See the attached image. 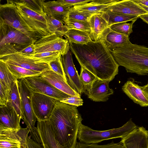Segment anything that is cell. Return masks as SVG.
<instances>
[{
  "label": "cell",
  "instance_id": "obj_16",
  "mask_svg": "<svg viewBox=\"0 0 148 148\" xmlns=\"http://www.w3.org/2000/svg\"><path fill=\"white\" fill-rule=\"evenodd\" d=\"M36 127L43 148H64L56 139L49 120L37 121Z\"/></svg>",
  "mask_w": 148,
  "mask_h": 148
},
{
  "label": "cell",
  "instance_id": "obj_38",
  "mask_svg": "<svg viewBox=\"0 0 148 148\" xmlns=\"http://www.w3.org/2000/svg\"><path fill=\"white\" fill-rule=\"evenodd\" d=\"M79 77L84 86L91 85L98 78L90 71L82 67H81Z\"/></svg>",
  "mask_w": 148,
  "mask_h": 148
},
{
  "label": "cell",
  "instance_id": "obj_15",
  "mask_svg": "<svg viewBox=\"0 0 148 148\" xmlns=\"http://www.w3.org/2000/svg\"><path fill=\"white\" fill-rule=\"evenodd\" d=\"M120 143L124 148H148V131L143 126L138 127Z\"/></svg>",
  "mask_w": 148,
  "mask_h": 148
},
{
  "label": "cell",
  "instance_id": "obj_39",
  "mask_svg": "<svg viewBox=\"0 0 148 148\" xmlns=\"http://www.w3.org/2000/svg\"><path fill=\"white\" fill-rule=\"evenodd\" d=\"M49 64L53 71L63 77L67 82L63 66L62 56L50 62Z\"/></svg>",
  "mask_w": 148,
  "mask_h": 148
},
{
  "label": "cell",
  "instance_id": "obj_43",
  "mask_svg": "<svg viewBox=\"0 0 148 148\" xmlns=\"http://www.w3.org/2000/svg\"><path fill=\"white\" fill-rule=\"evenodd\" d=\"M60 102L72 106L78 107L83 105V99L81 97L73 96L64 99Z\"/></svg>",
  "mask_w": 148,
  "mask_h": 148
},
{
  "label": "cell",
  "instance_id": "obj_7",
  "mask_svg": "<svg viewBox=\"0 0 148 148\" xmlns=\"http://www.w3.org/2000/svg\"><path fill=\"white\" fill-rule=\"evenodd\" d=\"M0 5V21L24 34L36 41L40 38L27 25L19 14L16 5L7 0Z\"/></svg>",
  "mask_w": 148,
  "mask_h": 148
},
{
  "label": "cell",
  "instance_id": "obj_17",
  "mask_svg": "<svg viewBox=\"0 0 148 148\" xmlns=\"http://www.w3.org/2000/svg\"><path fill=\"white\" fill-rule=\"evenodd\" d=\"M39 76L42 79L67 94L81 97V95L71 87L63 77L52 70L43 72Z\"/></svg>",
  "mask_w": 148,
  "mask_h": 148
},
{
  "label": "cell",
  "instance_id": "obj_13",
  "mask_svg": "<svg viewBox=\"0 0 148 148\" xmlns=\"http://www.w3.org/2000/svg\"><path fill=\"white\" fill-rule=\"evenodd\" d=\"M62 59L68 84L73 90L81 95L84 92V85L74 64L70 49L66 54L62 56Z\"/></svg>",
  "mask_w": 148,
  "mask_h": 148
},
{
  "label": "cell",
  "instance_id": "obj_35",
  "mask_svg": "<svg viewBox=\"0 0 148 148\" xmlns=\"http://www.w3.org/2000/svg\"><path fill=\"white\" fill-rule=\"evenodd\" d=\"M135 22L132 21L131 23L126 22L120 23L112 25L108 27L114 31L129 37L133 32V25Z\"/></svg>",
  "mask_w": 148,
  "mask_h": 148
},
{
  "label": "cell",
  "instance_id": "obj_4",
  "mask_svg": "<svg viewBox=\"0 0 148 148\" xmlns=\"http://www.w3.org/2000/svg\"><path fill=\"white\" fill-rule=\"evenodd\" d=\"M137 127L131 118L120 127L105 131L95 130L82 123L79 127L77 138L81 143L97 144L104 140L119 138H121Z\"/></svg>",
  "mask_w": 148,
  "mask_h": 148
},
{
  "label": "cell",
  "instance_id": "obj_10",
  "mask_svg": "<svg viewBox=\"0 0 148 148\" xmlns=\"http://www.w3.org/2000/svg\"><path fill=\"white\" fill-rule=\"evenodd\" d=\"M57 101H58L50 96L33 92L32 103L37 121L48 120Z\"/></svg>",
  "mask_w": 148,
  "mask_h": 148
},
{
  "label": "cell",
  "instance_id": "obj_18",
  "mask_svg": "<svg viewBox=\"0 0 148 148\" xmlns=\"http://www.w3.org/2000/svg\"><path fill=\"white\" fill-rule=\"evenodd\" d=\"M22 128L19 130L0 127V148H21Z\"/></svg>",
  "mask_w": 148,
  "mask_h": 148
},
{
  "label": "cell",
  "instance_id": "obj_23",
  "mask_svg": "<svg viewBox=\"0 0 148 148\" xmlns=\"http://www.w3.org/2000/svg\"><path fill=\"white\" fill-rule=\"evenodd\" d=\"M71 8L63 6L57 3L56 1H46L43 5L44 12L47 16L61 21L64 25L67 22L68 14Z\"/></svg>",
  "mask_w": 148,
  "mask_h": 148
},
{
  "label": "cell",
  "instance_id": "obj_9",
  "mask_svg": "<svg viewBox=\"0 0 148 148\" xmlns=\"http://www.w3.org/2000/svg\"><path fill=\"white\" fill-rule=\"evenodd\" d=\"M69 43L66 39L55 33L42 37L36 41L35 54L49 52H58L62 56L66 54L70 49Z\"/></svg>",
  "mask_w": 148,
  "mask_h": 148
},
{
  "label": "cell",
  "instance_id": "obj_6",
  "mask_svg": "<svg viewBox=\"0 0 148 148\" xmlns=\"http://www.w3.org/2000/svg\"><path fill=\"white\" fill-rule=\"evenodd\" d=\"M18 90L20 95L22 112V119L29 130L31 138L41 143V140L35 123L37 119L33 111L32 97L33 94L26 85L23 79H18Z\"/></svg>",
  "mask_w": 148,
  "mask_h": 148
},
{
  "label": "cell",
  "instance_id": "obj_24",
  "mask_svg": "<svg viewBox=\"0 0 148 148\" xmlns=\"http://www.w3.org/2000/svg\"><path fill=\"white\" fill-rule=\"evenodd\" d=\"M119 0H93L85 4L74 6L75 9L92 14L97 13L106 10L110 6Z\"/></svg>",
  "mask_w": 148,
  "mask_h": 148
},
{
  "label": "cell",
  "instance_id": "obj_14",
  "mask_svg": "<svg viewBox=\"0 0 148 148\" xmlns=\"http://www.w3.org/2000/svg\"><path fill=\"white\" fill-rule=\"evenodd\" d=\"M110 82L97 78L91 85L84 86V92L93 101H106L114 92L113 90L109 87Z\"/></svg>",
  "mask_w": 148,
  "mask_h": 148
},
{
  "label": "cell",
  "instance_id": "obj_19",
  "mask_svg": "<svg viewBox=\"0 0 148 148\" xmlns=\"http://www.w3.org/2000/svg\"><path fill=\"white\" fill-rule=\"evenodd\" d=\"M98 40L110 50L123 47L130 42L129 36L114 31L109 27L103 31Z\"/></svg>",
  "mask_w": 148,
  "mask_h": 148
},
{
  "label": "cell",
  "instance_id": "obj_27",
  "mask_svg": "<svg viewBox=\"0 0 148 148\" xmlns=\"http://www.w3.org/2000/svg\"><path fill=\"white\" fill-rule=\"evenodd\" d=\"M64 36L69 44L84 45L92 41L89 34L76 29L68 30L65 33Z\"/></svg>",
  "mask_w": 148,
  "mask_h": 148
},
{
  "label": "cell",
  "instance_id": "obj_8",
  "mask_svg": "<svg viewBox=\"0 0 148 148\" xmlns=\"http://www.w3.org/2000/svg\"><path fill=\"white\" fill-rule=\"evenodd\" d=\"M15 4L21 16L40 38L51 34L47 26V16L40 14L21 5Z\"/></svg>",
  "mask_w": 148,
  "mask_h": 148
},
{
  "label": "cell",
  "instance_id": "obj_11",
  "mask_svg": "<svg viewBox=\"0 0 148 148\" xmlns=\"http://www.w3.org/2000/svg\"><path fill=\"white\" fill-rule=\"evenodd\" d=\"M0 38V48L8 44L27 46L36 42L20 31L1 21Z\"/></svg>",
  "mask_w": 148,
  "mask_h": 148
},
{
  "label": "cell",
  "instance_id": "obj_3",
  "mask_svg": "<svg viewBox=\"0 0 148 148\" xmlns=\"http://www.w3.org/2000/svg\"><path fill=\"white\" fill-rule=\"evenodd\" d=\"M110 51L119 65L124 67L127 72L140 75L148 74V47L130 42Z\"/></svg>",
  "mask_w": 148,
  "mask_h": 148
},
{
  "label": "cell",
  "instance_id": "obj_46",
  "mask_svg": "<svg viewBox=\"0 0 148 148\" xmlns=\"http://www.w3.org/2000/svg\"><path fill=\"white\" fill-rule=\"evenodd\" d=\"M134 1L136 2L139 5L140 7L143 8L144 10H145V11H147L148 12V7H147L143 4H142L140 3L137 1L136 0H134Z\"/></svg>",
  "mask_w": 148,
  "mask_h": 148
},
{
  "label": "cell",
  "instance_id": "obj_12",
  "mask_svg": "<svg viewBox=\"0 0 148 148\" xmlns=\"http://www.w3.org/2000/svg\"><path fill=\"white\" fill-rule=\"evenodd\" d=\"M23 79L33 92L40 93L50 96L59 101L71 97L42 79L39 75L29 77Z\"/></svg>",
  "mask_w": 148,
  "mask_h": 148
},
{
  "label": "cell",
  "instance_id": "obj_36",
  "mask_svg": "<svg viewBox=\"0 0 148 148\" xmlns=\"http://www.w3.org/2000/svg\"><path fill=\"white\" fill-rule=\"evenodd\" d=\"M60 56L61 53L58 52H49L34 54L29 56L49 64Z\"/></svg>",
  "mask_w": 148,
  "mask_h": 148
},
{
  "label": "cell",
  "instance_id": "obj_26",
  "mask_svg": "<svg viewBox=\"0 0 148 148\" xmlns=\"http://www.w3.org/2000/svg\"><path fill=\"white\" fill-rule=\"evenodd\" d=\"M101 12L102 17L107 22L108 27L120 23L135 22L139 18L136 16L126 15L107 10Z\"/></svg>",
  "mask_w": 148,
  "mask_h": 148
},
{
  "label": "cell",
  "instance_id": "obj_47",
  "mask_svg": "<svg viewBox=\"0 0 148 148\" xmlns=\"http://www.w3.org/2000/svg\"><path fill=\"white\" fill-rule=\"evenodd\" d=\"M142 87L148 96V83Z\"/></svg>",
  "mask_w": 148,
  "mask_h": 148
},
{
  "label": "cell",
  "instance_id": "obj_32",
  "mask_svg": "<svg viewBox=\"0 0 148 148\" xmlns=\"http://www.w3.org/2000/svg\"><path fill=\"white\" fill-rule=\"evenodd\" d=\"M7 64L10 72L18 79L29 77L39 75L41 73L39 72L29 70L19 66Z\"/></svg>",
  "mask_w": 148,
  "mask_h": 148
},
{
  "label": "cell",
  "instance_id": "obj_25",
  "mask_svg": "<svg viewBox=\"0 0 148 148\" xmlns=\"http://www.w3.org/2000/svg\"><path fill=\"white\" fill-rule=\"evenodd\" d=\"M88 21L91 29L90 36L92 41H97L103 31L108 27V24L101 12L93 14Z\"/></svg>",
  "mask_w": 148,
  "mask_h": 148
},
{
  "label": "cell",
  "instance_id": "obj_22",
  "mask_svg": "<svg viewBox=\"0 0 148 148\" xmlns=\"http://www.w3.org/2000/svg\"><path fill=\"white\" fill-rule=\"evenodd\" d=\"M122 89L135 103L143 107L148 106V96L142 86L128 80L122 86Z\"/></svg>",
  "mask_w": 148,
  "mask_h": 148
},
{
  "label": "cell",
  "instance_id": "obj_34",
  "mask_svg": "<svg viewBox=\"0 0 148 148\" xmlns=\"http://www.w3.org/2000/svg\"><path fill=\"white\" fill-rule=\"evenodd\" d=\"M65 25L68 30L72 29H77L89 34L91 32V27L88 21H70Z\"/></svg>",
  "mask_w": 148,
  "mask_h": 148
},
{
  "label": "cell",
  "instance_id": "obj_31",
  "mask_svg": "<svg viewBox=\"0 0 148 148\" xmlns=\"http://www.w3.org/2000/svg\"><path fill=\"white\" fill-rule=\"evenodd\" d=\"M15 4H20L27 8L42 15L47 16L45 13L43 5L45 0H10Z\"/></svg>",
  "mask_w": 148,
  "mask_h": 148
},
{
  "label": "cell",
  "instance_id": "obj_20",
  "mask_svg": "<svg viewBox=\"0 0 148 148\" xmlns=\"http://www.w3.org/2000/svg\"><path fill=\"white\" fill-rule=\"evenodd\" d=\"M106 10L126 15L140 16L148 14L134 0H119Z\"/></svg>",
  "mask_w": 148,
  "mask_h": 148
},
{
  "label": "cell",
  "instance_id": "obj_28",
  "mask_svg": "<svg viewBox=\"0 0 148 148\" xmlns=\"http://www.w3.org/2000/svg\"><path fill=\"white\" fill-rule=\"evenodd\" d=\"M18 81L14 82L10 89V93L7 104L12 106L19 116L22 117L21 99L18 90Z\"/></svg>",
  "mask_w": 148,
  "mask_h": 148
},
{
  "label": "cell",
  "instance_id": "obj_33",
  "mask_svg": "<svg viewBox=\"0 0 148 148\" xmlns=\"http://www.w3.org/2000/svg\"><path fill=\"white\" fill-rule=\"evenodd\" d=\"M93 14L84 11L75 9L72 7L71 8L69 13L67 23L69 21L72 20L88 21L90 18Z\"/></svg>",
  "mask_w": 148,
  "mask_h": 148
},
{
  "label": "cell",
  "instance_id": "obj_21",
  "mask_svg": "<svg viewBox=\"0 0 148 148\" xmlns=\"http://www.w3.org/2000/svg\"><path fill=\"white\" fill-rule=\"evenodd\" d=\"M21 118L14 108L7 104L0 106V127L10 129L19 130L21 127L20 122Z\"/></svg>",
  "mask_w": 148,
  "mask_h": 148
},
{
  "label": "cell",
  "instance_id": "obj_2",
  "mask_svg": "<svg viewBox=\"0 0 148 148\" xmlns=\"http://www.w3.org/2000/svg\"><path fill=\"white\" fill-rule=\"evenodd\" d=\"M49 120L59 143L64 148H74L83 120L77 107L57 101Z\"/></svg>",
  "mask_w": 148,
  "mask_h": 148
},
{
  "label": "cell",
  "instance_id": "obj_42",
  "mask_svg": "<svg viewBox=\"0 0 148 148\" xmlns=\"http://www.w3.org/2000/svg\"><path fill=\"white\" fill-rule=\"evenodd\" d=\"M34 42L27 46L17 45L13 44L14 48L19 53L27 56L35 54V48Z\"/></svg>",
  "mask_w": 148,
  "mask_h": 148
},
{
  "label": "cell",
  "instance_id": "obj_37",
  "mask_svg": "<svg viewBox=\"0 0 148 148\" xmlns=\"http://www.w3.org/2000/svg\"><path fill=\"white\" fill-rule=\"evenodd\" d=\"M74 148H124L123 145L119 143H115L113 141L110 143L103 145L97 144H88L80 142H77Z\"/></svg>",
  "mask_w": 148,
  "mask_h": 148
},
{
  "label": "cell",
  "instance_id": "obj_1",
  "mask_svg": "<svg viewBox=\"0 0 148 148\" xmlns=\"http://www.w3.org/2000/svg\"><path fill=\"white\" fill-rule=\"evenodd\" d=\"M69 47L81 66L99 79L110 82L118 74L119 66L100 41H92L84 45L70 44Z\"/></svg>",
  "mask_w": 148,
  "mask_h": 148
},
{
  "label": "cell",
  "instance_id": "obj_5",
  "mask_svg": "<svg viewBox=\"0 0 148 148\" xmlns=\"http://www.w3.org/2000/svg\"><path fill=\"white\" fill-rule=\"evenodd\" d=\"M0 60L7 64L41 73L52 70L49 64L19 53L12 44L6 45L0 48Z\"/></svg>",
  "mask_w": 148,
  "mask_h": 148
},
{
  "label": "cell",
  "instance_id": "obj_30",
  "mask_svg": "<svg viewBox=\"0 0 148 148\" xmlns=\"http://www.w3.org/2000/svg\"><path fill=\"white\" fill-rule=\"evenodd\" d=\"M47 26L51 34L55 33L61 38L64 36L68 30L62 22L49 16H47Z\"/></svg>",
  "mask_w": 148,
  "mask_h": 148
},
{
  "label": "cell",
  "instance_id": "obj_44",
  "mask_svg": "<svg viewBox=\"0 0 148 148\" xmlns=\"http://www.w3.org/2000/svg\"><path fill=\"white\" fill-rule=\"evenodd\" d=\"M139 18L142 19L144 22L148 24V14L141 15L139 16Z\"/></svg>",
  "mask_w": 148,
  "mask_h": 148
},
{
  "label": "cell",
  "instance_id": "obj_48",
  "mask_svg": "<svg viewBox=\"0 0 148 148\" xmlns=\"http://www.w3.org/2000/svg\"><path fill=\"white\" fill-rule=\"evenodd\" d=\"M21 148H24V147L22 146V147Z\"/></svg>",
  "mask_w": 148,
  "mask_h": 148
},
{
  "label": "cell",
  "instance_id": "obj_41",
  "mask_svg": "<svg viewBox=\"0 0 148 148\" xmlns=\"http://www.w3.org/2000/svg\"><path fill=\"white\" fill-rule=\"evenodd\" d=\"M93 0H59L56 1V2L63 6L71 8L74 6L88 3Z\"/></svg>",
  "mask_w": 148,
  "mask_h": 148
},
{
  "label": "cell",
  "instance_id": "obj_45",
  "mask_svg": "<svg viewBox=\"0 0 148 148\" xmlns=\"http://www.w3.org/2000/svg\"><path fill=\"white\" fill-rule=\"evenodd\" d=\"M140 3L148 7V0H136Z\"/></svg>",
  "mask_w": 148,
  "mask_h": 148
},
{
  "label": "cell",
  "instance_id": "obj_40",
  "mask_svg": "<svg viewBox=\"0 0 148 148\" xmlns=\"http://www.w3.org/2000/svg\"><path fill=\"white\" fill-rule=\"evenodd\" d=\"M0 106H6L8 101L10 90L0 83Z\"/></svg>",
  "mask_w": 148,
  "mask_h": 148
},
{
  "label": "cell",
  "instance_id": "obj_29",
  "mask_svg": "<svg viewBox=\"0 0 148 148\" xmlns=\"http://www.w3.org/2000/svg\"><path fill=\"white\" fill-rule=\"evenodd\" d=\"M18 79L9 70L7 64L0 60V83L9 89Z\"/></svg>",
  "mask_w": 148,
  "mask_h": 148
}]
</instances>
